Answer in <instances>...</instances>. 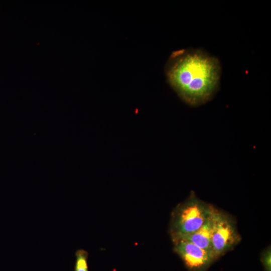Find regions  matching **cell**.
I'll list each match as a JSON object with an SVG mask.
<instances>
[{
  "mask_svg": "<svg viewBox=\"0 0 271 271\" xmlns=\"http://www.w3.org/2000/svg\"><path fill=\"white\" fill-rule=\"evenodd\" d=\"M174 251L188 271H208L216 261L207 251L185 239L174 241Z\"/></svg>",
  "mask_w": 271,
  "mask_h": 271,
  "instance_id": "4",
  "label": "cell"
},
{
  "mask_svg": "<svg viewBox=\"0 0 271 271\" xmlns=\"http://www.w3.org/2000/svg\"><path fill=\"white\" fill-rule=\"evenodd\" d=\"M241 240V237L232 217L215 208L211 245L216 260L232 249Z\"/></svg>",
  "mask_w": 271,
  "mask_h": 271,
  "instance_id": "3",
  "label": "cell"
},
{
  "mask_svg": "<svg viewBox=\"0 0 271 271\" xmlns=\"http://www.w3.org/2000/svg\"><path fill=\"white\" fill-rule=\"evenodd\" d=\"M214 208L191 192L172 213L170 233L173 242L197 230L212 214Z\"/></svg>",
  "mask_w": 271,
  "mask_h": 271,
  "instance_id": "2",
  "label": "cell"
},
{
  "mask_svg": "<svg viewBox=\"0 0 271 271\" xmlns=\"http://www.w3.org/2000/svg\"><path fill=\"white\" fill-rule=\"evenodd\" d=\"M75 256L74 271H88V252L82 249H78L75 252Z\"/></svg>",
  "mask_w": 271,
  "mask_h": 271,
  "instance_id": "6",
  "label": "cell"
},
{
  "mask_svg": "<svg viewBox=\"0 0 271 271\" xmlns=\"http://www.w3.org/2000/svg\"><path fill=\"white\" fill-rule=\"evenodd\" d=\"M260 260L264 271H271V249L269 246L260 253Z\"/></svg>",
  "mask_w": 271,
  "mask_h": 271,
  "instance_id": "7",
  "label": "cell"
},
{
  "mask_svg": "<svg viewBox=\"0 0 271 271\" xmlns=\"http://www.w3.org/2000/svg\"><path fill=\"white\" fill-rule=\"evenodd\" d=\"M171 86L187 103L196 106L211 100L219 87L221 65L218 59L198 49L175 52L166 67Z\"/></svg>",
  "mask_w": 271,
  "mask_h": 271,
  "instance_id": "1",
  "label": "cell"
},
{
  "mask_svg": "<svg viewBox=\"0 0 271 271\" xmlns=\"http://www.w3.org/2000/svg\"><path fill=\"white\" fill-rule=\"evenodd\" d=\"M214 211L212 214L207 218L197 230L194 233L181 238L186 240L207 251L213 256L211 239L213 230Z\"/></svg>",
  "mask_w": 271,
  "mask_h": 271,
  "instance_id": "5",
  "label": "cell"
}]
</instances>
